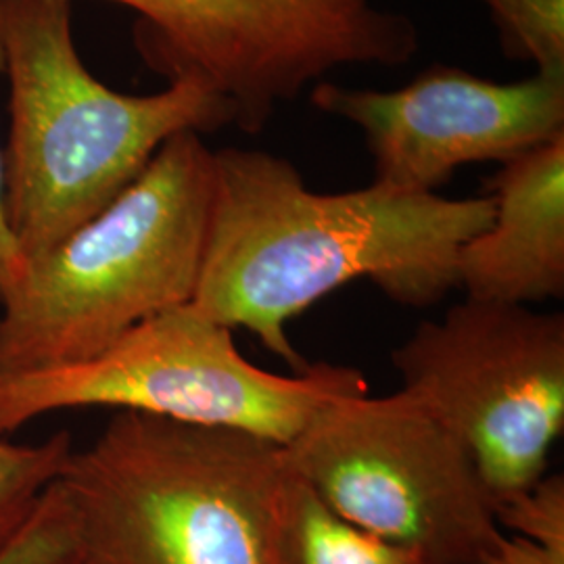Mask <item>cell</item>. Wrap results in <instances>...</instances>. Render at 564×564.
Masks as SVG:
<instances>
[{"mask_svg":"<svg viewBox=\"0 0 564 564\" xmlns=\"http://www.w3.org/2000/svg\"><path fill=\"white\" fill-rule=\"evenodd\" d=\"M494 199H447L372 182L314 193L297 167L260 149L214 151V193L193 305L247 328L291 364H307L286 324L343 284L368 279L410 307L456 286L464 242L491 224Z\"/></svg>","mask_w":564,"mask_h":564,"instance_id":"6da1fadb","label":"cell"},{"mask_svg":"<svg viewBox=\"0 0 564 564\" xmlns=\"http://www.w3.org/2000/svg\"><path fill=\"white\" fill-rule=\"evenodd\" d=\"M72 2L0 0L7 216L25 262L95 218L172 137L232 123L230 105L193 82L134 97L97 80L74 42Z\"/></svg>","mask_w":564,"mask_h":564,"instance_id":"7a4b0ae2","label":"cell"},{"mask_svg":"<svg viewBox=\"0 0 564 564\" xmlns=\"http://www.w3.org/2000/svg\"><path fill=\"white\" fill-rule=\"evenodd\" d=\"M284 447L118 412L59 487L95 564H279Z\"/></svg>","mask_w":564,"mask_h":564,"instance_id":"3957f363","label":"cell"},{"mask_svg":"<svg viewBox=\"0 0 564 564\" xmlns=\"http://www.w3.org/2000/svg\"><path fill=\"white\" fill-rule=\"evenodd\" d=\"M212 193L214 151L186 130L95 218L28 260L0 303V379L84 362L193 302Z\"/></svg>","mask_w":564,"mask_h":564,"instance_id":"277c9868","label":"cell"},{"mask_svg":"<svg viewBox=\"0 0 564 564\" xmlns=\"http://www.w3.org/2000/svg\"><path fill=\"white\" fill-rule=\"evenodd\" d=\"M362 389L349 366L307 364L291 377L253 366L232 328L184 303L84 362L0 379V437L61 410L116 408L286 447L326 403Z\"/></svg>","mask_w":564,"mask_h":564,"instance_id":"5b68a950","label":"cell"},{"mask_svg":"<svg viewBox=\"0 0 564 564\" xmlns=\"http://www.w3.org/2000/svg\"><path fill=\"white\" fill-rule=\"evenodd\" d=\"M284 458L345 521L423 564H487L506 538L466 447L402 389L335 398Z\"/></svg>","mask_w":564,"mask_h":564,"instance_id":"8992f818","label":"cell"},{"mask_svg":"<svg viewBox=\"0 0 564 564\" xmlns=\"http://www.w3.org/2000/svg\"><path fill=\"white\" fill-rule=\"evenodd\" d=\"M139 15L142 57L193 82L260 134L282 102L349 65L400 67L421 48L416 23L372 0H111Z\"/></svg>","mask_w":564,"mask_h":564,"instance_id":"52a82bcc","label":"cell"},{"mask_svg":"<svg viewBox=\"0 0 564 564\" xmlns=\"http://www.w3.org/2000/svg\"><path fill=\"white\" fill-rule=\"evenodd\" d=\"M391 360L402 391L466 447L496 508L544 479L564 431L563 314L466 297Z\"/></svg>","mask_w":564,"mask_h":564,"instance_id":"ba28073f","label":"cell"},{"mask_svg":"<svg viewBox=\"0 0 564 564\" xmlns=\"http://www.w3.org/2000/svg\"><path fill=\"white\" fill-rule=\"evenodd\" d=\"M312 105L364 132L375 182L437 193L466 163H506L564 134V76L485 80L460 67L424 69L400 90L318 82Z\"/></svg>","mask_w":564,"mask_h":564,"instance_id":"9c48e42d","label":"cell"},{"mask_svg":"<svg viewBox=\"0 0 564 564\" xmlns=\"http://www.w3.org/2000/svg\"><path fill=\"white\" fill-rule=\"evenodd\" d=\"M491 224L464 242L456 286L468 300L529 305L564 295V134L502 163Z\"/></svg>","mask_w":564,"mask_h":564,"instance_id":"30bf717a","label":"cell"},{"mask_svg":"<svg viewBox=\"0 0 564 564\" xmlns=\"http://www.w3.org/2000/svg\"><path fill=\"white\" fill-rule=\"evenodd\" d=\"M279 564L423 563L408 550L345 521L286 464L279 519Z\"/></svg>","mask_w":564,"mask_h":564,"instance_id":"8fae6325","label":"cell"},{"mask_svg":"<svg viewBox=\"0 0 564 564\" xmlns=\"http://www.w3.org/2000/svg\"><path fill=\"white\" fill-rule=\"evenodd\" d=\"M74 440L59 431L41 444L0 437V550L9 544L57 484L74 454Z\"/></svg>","mask_w":564,"mask_h":564,"instance_id":"7c38bea8","label":"cell"},{"mask_svg":"<svg viewBox=\"0 0 564 564\" xmlns=\"http://www.w3.org/2000/svg\"><path fill=\"white\" fill-rule=\"evenodd\" d=\"M505 538L487 564H564V477L545 475L523 496L496 508Z\"/></svg>","mask_w":564,"mask_h":564,"instance_id":"4fadbf2b","label":"cell"},{"mask_svg":"<svg viewBox=\"0 0 564 564\" xmlns=\"http://www.w3.org/2000/svg\"><path fill=\"white\" fill-rule=\"evenodd\" d=\"M506 57L564 76V0H481Z\"/></svg>","mask_w":564,"mask_h":564,"instance_id":"5bb4252c","label":"cell"},{"mask_svg":"<svg viewBox=\"0 0 564 564\" xmlns=\"http://www.w3.org/2000/svg\"><path fill=\"white\" fill-rule=\"evenodd\" d=\"M78 550V535L69 505L53 485L18 535L0 550V564H51Z\"/></svg>","mask_w":564,"mask_h":564,"instance_id":"9a60e30c","label":"cell"},{"mask_svg":"<svg viewBox=\"0 0 564 564\" xmlns=\"http://www.w3.org/2000/svg\"><path fill=\"white\" fill-rule=\"evenodd\" d=\"M0 74H4V46L0 39ZM25 258L21 253L18 239L11 230L7 216V186H4V160L0 151V303L18 286L25 272Z\"/></svg>","mask_w":564,"mask_h":564,"instance_id":"2e32d148","label":"cell"},{"mask_svg":"<svg viewBox=\"0 0 564 564\" xmlns=\"http://www.w3.org/2000/svg\"><path fill=\"white\" fill-rule=\"evenodd\" d=\"M51 564H95L90 558H86L84 554L80 552V547L76 550V552H72L69 556H65V558H61V561H57V563H51Z\"/></svg>","mask_w":564,"mask_h":564,"instance_id":"e0dca14e","label":"cell"}]
</instances>
